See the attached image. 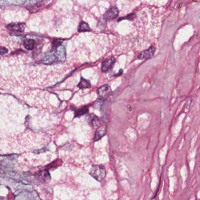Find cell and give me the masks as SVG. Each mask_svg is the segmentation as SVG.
I'll list each match as a JSON object with an SVG mask.
<instances>
[{
    "label": "cell",
    "instance_id": "6da1fadb",
    "mask_svg": "<svg viewBox=\"0 0 200 200\" xmlns=\"http://www.w3.org/2000/svg\"><path fill=\"white\" fill-rule=\"evenodd\" d=\"M90 174L98 181H102L106 176L105 168L102 165H94L91 168Z\"/></svg>",
    "mask_w": 200,
    "mask_h": 200
},
{
    "label": "cell",
    "instance_id": "7a4b0ae2",
    "mask_svg": "<svg viewBox=\"0 0 200 200\" xmlns=\"http://www.w3.org/2000/svg\"><path fill=\"white\" fill-rule=\"evenodd\" d=\"M97 94L98 96L104 100L107 99L112 94L111 87L108 84H105L100 87L97 90Z\"/></svg>",
    "mask_w": 200,
    "mask_h": 200
},
{
    "label": "cell",
    "instance_id": "3957f363",
    "mask_svg": "<svg viewBox=\"0 0 200 200\" xmlns=\"http://www.w3.org/2000/svg\"><path fill=\"white\" fill-rule=\"evenodd\" d=\"M36 178L42 183H48L51 180V176L47 170L40 171L35 174Z\"/></svg>",
    "mask_w": 200,
    "mask_h": 200
},
{
    "label": "cell",
    "instance_id": "277c9868",
    "mask_svg": "<svg viewBox=\"0 0 200 200\" xmlns=\"http://www.w3.org/2000/svg\"><path fill=\"white\" fill-rule=\"evenodd\" d=\"M119 14V10L118 8L115 6L112 7L108 9L103 16V19L106 21H111L118 17Z\"/></svg>",
    "mask_w": 200,
    "mask_h": 200
},
{
    "label": "cell",
    "instance_id": "5b68a950",
    "mask_svg": "<svg viewBox=\"0 0 200 200\" xmlns=\"http://www.w3.org/2000/svg\"><path fill=\"white\" fill-rule=\"evenodd\" d=\"M86 122L93 128H96L100 126V121L99 118L95 114L91 113L86 118Z\"/></svg>",
    "mask_w": 200,
    "mask_h": 200
},
{
    "label": "cell",
    "instance_id": "8992f818",
    "mask_svg": "<svg viewBox=\"0 0 200 200\" xmlns=\"http://www.w3.org/2000/svg\"><path fill=\"white\" fill-rule=\"evenodd\" d=\"M26 28V24L22 22H16V23H11L7 25V28L14 32H22L24 31Z\"/></svg>",
    "mask_w": 200,
    "mask_h": 200
},
{
    "label": "cell",
    "instance_id": "52a82bcc",
    "mask_svg": "<svg viewBox=\"0 0 200 200\" xmlns=\"http://www.w3.org/2000/svg\"><path fill=\"white\" fill-rule=\"evenodd\" d=\"M155 48L154 46L150 47L148 49L144 51L142 53H140L139 56H138L139 59L144 60L151 58L154 54L155 52Z\"/></svg>",
    "mask_w": 200,
    "mask_h": 200
},
{
    "label": "cell",
    "instance_id": "ba28073f",
    "mask_svg": "<svg viewBox=\"0 0 200 200\" xmlns=\"http://www.w3.org/2000/svg\"><path fill=\"white\" fill-rule=\"evenodd\" d=\"M115 59L112 57L109 59L104 60L101 64V70L103 72H107L112 69L115 63Z\"/></svg>",
    "mask_w": 200,
    "mask_h": 200
},
{
    "label": "cell",
    "instance_id": "9c48e42d",
    "mask_svg": "<svg viewBox=\"0 0 200 200\" xmlns=\"http://www.w3.org/2000/svg\"><path fill=\"white\" fill-rule=\"evenodd\" d=\"M56 49V53L57 55V56L58 57L59 61L60 62H63L66 59V49L64 46H63L62 45L58 46L57 48H55Z\"/></svg>",
    "mask_w": 200,
    "mask_h": 200
},
{
    "label": "cell",
    "instance_id": "30bf717a",
    "mask_svg": "<svg viewBox=\"0 0 200 200\" xmlns=\"http://www.w3.org/2000/svg\"><path fill=\"white\" fill-rule=\"evenodd\" d=\"M106 132L107 128L105 125L101 126L100 127H99L96 132V134L94 136V141L96 142L101 139L106 134Z\"/></svg>",
    "mask_w": 200,
    "mask_h": 200
},
{
    "label": "cell",
    "instance_id": "8fae6325",
    "mask_svg": "<svg viewBox=\"0 0 200 200\" xmlns=\"http://www.w3.org/2000/svg\"><path fill=\"white\" fill-rule=\"evenodd\" d=\"M91 30V28L90 27L89 25L84 22V21H82L80 23L79 25H78V31L80 32H90Z\"/></svg>",
    "mask_w": 200,
    "mask_h": 200
},
{
    "label": "cell",
    "instance_id": "7c38bea8",
    "mask_svg": "<svg viewBox=\"0 0 200 200\" xmlns=\"http://www.w3.org/2000/svg\"><path fill=\"white\" fill-rule=\"evenodd\" d=\"M24 46L28 51H31L34 48L35 41L32 39H26L24 42Z\"/></svg>",
    "mask_w": 200,
    "mask_h": 200
},
{
    "label": "cell",
    "instance_id": "4fadbf2b",
    "mask_svg": "<svg viewBox=\"0 0 200 200\" xmlns=\"http://www.w3.org/2000/svg\"><path fill=\"white\" fill-rule=\"evenodd\" d=\"M78 87L81 89L90 88L91 87V83L84 78L82 77L80 82V83L78 84Z\"/></svg>",
    "mask_w": 200,
    "mask_h": 200
},
{
    "label": "cell",
    "instance_id": "5bb4252c",
    "mask_svg": "<svg viewBox=\"0 0 200 200\" xmlns=\"http://www.w3.org/2000/svg\"><path fill=\"white\" fill-rule=\"evenodd\" d=\"M89 112V108L87 107H83L82 108L77 109L75 112V117H80Z\"/></svg>",
    "mask_w": 200,
    "mask_h": 200
},
{
    "label": "cell",
    "instance_id": "9a60e30c",
    "mask_svg": "<svg viewBox=\"0 0 200 200\" xmlns=\"http://www.w3.org/2000/svg\"><path fill=\"white\" fill-rule=\"evenodd\" d=\"M136 17V15L135 13H132V14H130L125 17H121V18H119L118 19V22L119 21H121L122 20H125V19H127V20H133Z\"/></svg>",
    "mask_w": 200,
    "mask_h": 200
},
{
    "label": "cell",
    "instance_id": "2e32d148",
    "mask_svg": "<svg viewBox=\"0 0 200 200\" xmlns=\"http://www.w3.org/2000/svg\"><path fill=\"white\" fill-rule=\"evenodd\" d=\"M63 43V40L61 39H55L53 40V41L52 42V45L53 47L55 49L56 48H57L58 46L62 45Z\"/></svg>",
    "mask_w": 200,
    "mask_h": 200
},
{
    "label": "cell",
    "instance_id": "e0dca14e",
    "mask_svg": "<svg viewBox=\"0 0 200 200\" xmlns=\"http://www.w3.org/2000/svg\"><path fill=\"white\" fill-rule=\"evenodd\" d=\"M8 52V50L4 47H0V55H3Z\"/></svg>",
    "mask_w": 200,
    "mask_h": 200
}]
</instances>
